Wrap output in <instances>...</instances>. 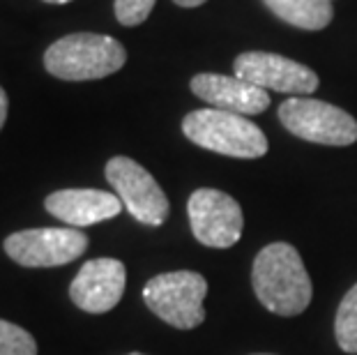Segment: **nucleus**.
<instances>
[{"instance_id":"a211bd4d","label":"nucleus","mask_w":357,"mask_h":355,"mask_svg":"<svg viewBox=\"0 0 357 355\" xmlns=\"http://www.w3.org/2000/svg\"><path fill=\"white\" fill-rule=\"evenodd\" d=\"M173 3L180 5V7H199L205 3V0H173Z\"/></svg>"},{"instance_id":"7ed1b4c3","label":"nucleus","mask_w":357,"mask_h":355,"mask_svg":"<svg viewBox=\"0 0 357 355\" xmlns=\"http://www.w3.org/2000/svg\"><path fill=\"white\" fill-rule=\"evenodd\" d=\"M182 132L199 148L226 157L258 160L268 153V139L263 130L240 113L212 107L192 111L182 120Z\"/></svg>"},{"instance_id":"2eb2a0df","label":"nucleus","mask_w":357,"mask_h":355,"mask_svg":"<svg viewBox=\"0 0 357 355\" xmlns=\"http://www.w3.org/2000/svg\"><path fill=\"white\" fill-rule=\"evenodd\" d=\"M0 355H37V342L17 323L0 319Z\"/></svg>"},{"instance_id":"6e6552de","label":"nucleus","mask_w":357,"mask_h":355,"mask_svg":"<svg viewBox=\"0 0 357 355\" xmlns=\"http://www.w3.org/2000/svg\"><path fill=\"white\" fill-rule=\"evenodd\" d=\"M187 215L194 238L205 247L229 249L240 240L245 229V215L240 203L226 192L196 190L187 201Z\"/></svg>"},{"instance_id":"6ab92c4d","label":"nucleus","mask_w":357,"mask_h":355,"mask_svg":"<svg viewBox=\"0 0 357 355\" xmlns=\"http://www.w3.org/2000/svg\"><path fill=\"white\" fill-rule=\"evenodd\" d=\"M44 3H51V5H65V3H72V0H44Z\"/></svg>"},{"instance_id":"f03ea898","label":"nucleus","mask_w":357,"mask_h":355,"mask_svg":"<svg viewBox=\"0 0 357 355\" xmlns=\"http://www.w3.org/2000/svg\"><path fill=\"white\" fill-rule=\"evenodd\" d=\"M127 63V51L116 37L97 33H74L60 37L44 54V67L63 81L106 79Z\"/></svg>"},{"instance_id":"ddd939ff","label":"nucleus","mask_w":357,"mask_h":355,"mask_svg":"<svg viewBox=\"0 0 357 355\" xmlns=\"http://www.w3.org/2000/svg\"><path fill=\"white\" fill-rule=\"evenodd\" d=\"M281 21L302 30H323L334 17L332 0H263Z\"/></svg>"},{"instance_id":"aec40b11","label":"nucleus","mask_w":357,"mask_h":355,"mask_svg":"<svg viewBox=\"0 0 357 355\" xmlns=\"http://www.w3.org/2000/svg\"><path fill=\"white\" fill-rule=\"evenodd\" d=\"M256 355H272V353H256Z\"/></svg>"},{"instance_id":"412c9836","label":"nucleus","mask_w":357,"mask_h":355,"mask_svg":"<svg viewBox=\"0 0 357 355\" xmlns=\"http://www.w3.org/2000/svg\"><path fill=\"white\" fill-rule=\"evenodd\" d=\"M129 355H143V353H129Z\"/></svg>"},{"instance_id":"20e7f679","label":"nucleus","mask_w":357,"mask_h":355,"mask_svg":"<svg viewBox=\"0 0 357 355\" xmlns=\"http://www.w3.org/2000/svg\"><path fill=\"white\" fill-rule=\"evenodd\" d=\"M205 296L208 282L194 270L157 275L143 286V300L150 312L178 330H194L205 321Z\"/></svg>"},{"instance_id":"39448f33","label":"nucleus","mask_w":357,"mask_h":355,"mask_svg":"<svg viewBox=\"0 0 357 355\" xmlns=\"http://www.w3.org/2000/svg\"><path fill=\"white\" fill-rule=\"evenodd\" d=\"M279 120L293 137L321 146H351L357 141V120L334 104L311 97H288Z\"/></svg>"},{"instance_id":"1a4fd4ad","label":"nucleus","mask_w":357,"mask_h":355,"mask_svg":"<svg viewBox=\"0 0 357 355\" xmlns=\"http://www.w3.org/2000/svg\"><path fill=\"white\" fill-rule=\"evenodd\" d=\"M235 77L245 79L263 90L288 95H309L318 88V74L298 60L265 51H247L233 63Z\"/></svg>"},{"instance_id":"9d476101","label":"nucleus","mask_w":357,"mask_h":355,"mask_svg":"<svg viewBox=\"0 0 357 355\" xmlns=\"http://www.w3.org/2000/svg\"><path fill=\"white\" fill-rule=\"evenodd\" d=\"M127 284L125 263L118 259H93L83 263L70 286V298L88 314H106L123 300Z\"/></svg>"},{"instance_id":"9b49d317","label":"nucleus","mask_w":357,"mask_h":355,"mask_svg":"<svg viewBox=\"0 0 357 355\" xmlns=\"http://www.w3.org/2000/svg\"><path fill=\"white\" fill-rule=\"evenodd\" d=\"M192 93L208 102L212 109H222L240 116H256L270 107V95L240 77L203 72L192 79Z\"/></svg>"},{"instance_id":"f3484780","label":"nucleus","mask_w":357,"mask_h":355,"mask_svg":"<svg viewBox=\"0 0 357 355\" xmlns=\"http://www.w3.org/2000/svg\"><path fill=\"white\" fill-rule=\"evenodd\" d=\"M7 107H10V100H7V93L0 88V130H3L5 120H7Z\"/></svg>"},{"instance_id":"dca6fc26","label":"nucleus","mask_w":357,"mask_h":355,"mask_svg":"<svg viewBox=\"0 0 357 355\" xmlns=\"http://www.w3.org/2000/svg\"><path fill=\"white\" fill-rule=\"evenodd\" d=\"M157 0H116L113 10H116V19L123 26H141L143 21L150 17V12L155 10Z\"/></svg>"},{"instance_id":"423d86ee","label":"nucleus","mask_w":357,"mask_h":355,"mask_svg":"<svg viewBox=\"0 0 357 355\" xmlns=\"http://www.w3.org/2000/svg\"><path fill=\"white\" fill-rule=\"evenodd\" d=\"M106 180L116 196L136 222L146 226H162L169 217V199L157 180L129 157H113L106 162Z\"/></svg>"},{"instance_id":"f8f14e48","label":"nucleus","mask_w":357,"mask_h":355,"mask_svg":"<svg viewBox=\"0 0 357 355\" xmlns=\"http://www.w3.org/2000/svg\"><path fill=\"white\" fill-rule=\"evenodd\" d=\"M44 208L70 226H93L113 219L123 210V201L104 190H58L44 199Z\"/></svg>"},{"instance_id":"4468645a","label":"nucleus","mask_w":357,"mask_h":355,"mask_svg":"<svg viewBox=\"0 0 357 355\" xmlns=\"http://www.w3.org/2000/svg\"><path fill=\"white\" fill-rule=\"evenodd\" d=\"M334 337L344 353L357 355V284L346 293L334 319Z\"/></svg>"},{"instance_id":"f257e3e1","label":"nucleus","mask_w":357,"mask_h":355,"mask_svg":"<svg viewBox=\"0 0 357 355\" xmlns=\"http://www.w3.org/2000/svg\"><path fill=\"white\" fill-rule=\"evenodd\" d=\"M252 286L258 302L272 314L298 316L309 307L314 289L300 252L288 243L265 245L256 254Z\"/></svg>"},{"instance_id":"0eeeda50","label":"nucleus","mask_w":357,"mask_h":355,"mask_svg":"<svg viewBox=\"0 0 357 355\" xmlns=\"http://www.w3.org/2000/svg\"><path fill=\"white\" fill-rule=\"evenodd\" d=\"M5 254L24 268H58L77 261L88 249L81 229H26L5 238Z\"/></svg>"}]
</instances>
